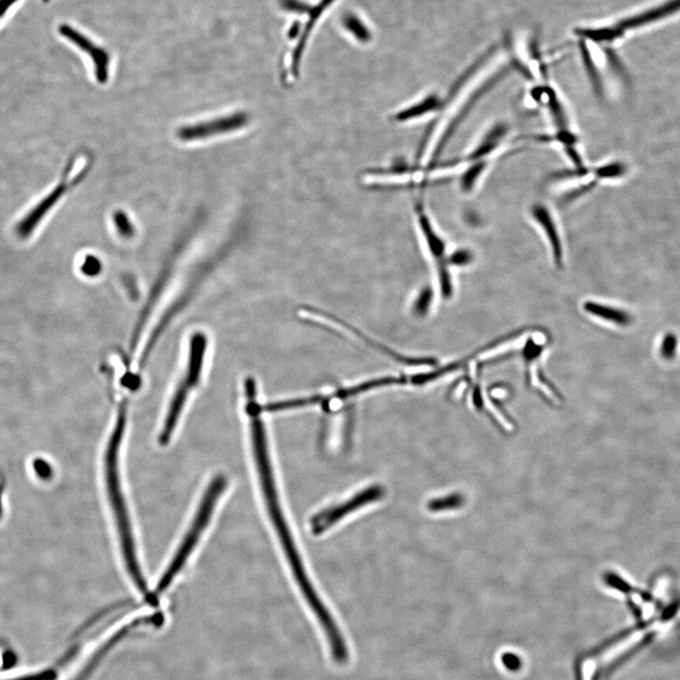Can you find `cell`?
<instances>
[{
  "label": "cell",
  "instance_id": "6da1fadb",
  "mask_svg": "<svg viewBox=\"0 0 680 680\" xmlns=\"http://www.w3.org/2000/svg\"><path fill=\"white\" fill-rule=\"evenodd\" d=\"M254 458L258 472L260 483H261L263 494L266 501L267 510L272 517L273 524L276 528L279 538L286 552L287 560L291 566L293 574L297 580L298 587L303 591L308 606L316 616L317 621L325 631L327 638L328 645L336 648L344 643V638L339 631V627L332 617L325 605L320 599L316 591L309 581L303 568L300 555L296 549L292 536L290 534L289 527L279 507L277 493H276L275 479H273L272 465H270L269 450H267V439L256 438L253 441Z\"/></svg>",
  "mask_w": 680,
  "mask_h": 680
},
{
  "label": "cell",
  "instance_id": "7a4b0ae2",
  "mask_svg": "<svg viewBox=\"0 0 680 680\" xmlns=\"http://www.w3.org/2000/svg\"><path fill=\"white\" fill-rule=\"evenodd\" d=\"M126 427V409L122 408L118 413L117 424L112 436L105 455V480H106L108 496H109L111 507L113 516L117 522L118 535H120L121 549L124 561H125L127 571L132 577L135 586L142 593H146V583L138 563L137 550L134 534H132L131 521L125 500H124L122 489H121L120 472H118V452Z\"/></svg>",
  "mask_w": 680,
  "mask_h": 680
},
{
  "label": "cell",
  "instance_id": "3957f363",
  "mask_svg": "<svg viewBox=\"0 0 680 680\" xmlns=\"http://www.w3.org/2000/svg\"><path fill=\"white\" fill-rule=\"evenodd\" d=\"M226 486L227 480L222 474L217 475L210 482L208 488L206 489V493L203 494V498H201V504L199 505L197 513H196L194 520H193L192 524L190 525L189 530L185 534L184 540H182L181 546L177 550V553L174 555L173 560H171L170 565H168L167 571L165 572L161 579L159 580L156 591V596L164 593L170 587V585L172 583L177 574L184 568V564L187 563L188 558L192 554L193 550L197 546L204 530L208 527L210 520H211L213 513H214L218 498L223 493Z\"/></svg>",
  "mask_w": 680,
  "mask_h": 680
},
{
  "label": "cell",
  "instance_id": "277c9868",
  "mask_svg": "<svg viewBox=\"0 0 680 680\" xmlns=\"http://www.w3.org/2000/svg\"><path fill=\"white\" fill-rule=\"evenodd\" d=\"M206 349L207 339L206 334H195L190 340L189 356H188L187 369L184 377V379L179 384L175 394L171 400L167 418H165L161 435L159 436V441L162 445L168 444V441H170L171 436H172L176 425L178 424L182 409H184L185 403H187L188 394L200 382Z\"/></svg>",
  "mask_w": 680,
  "mask_h": 680
},
{
  "label": "cell",
  "instance_id": "5b68a950",
  "mask_svg": "<svg viewBox=\"0 0 680 680\" xmlns=\"http://www.w3.org/2000/svg\"><path fill=\"white\" fill-rule=\"evenodd\" d=\"M415 220L417 226L424 244L427 246V251H429L431 257L436 263L438 269L439 280L442 294L445 298H449L452 295V284L451 278L448 272V259L446 254V243L442 239L441 234L436 231L434 225L432 218L427 213L424 203L422 201H417L414 206Z\"/></svg>",
  "mask_w": 680,
  "mask_h": 680
},
{
  "label": "cell",
  "instance_id": "8992f818",
  "mask_svg": "<svg viewBox=\"0 0 680 680\" xmlns=\"http://www.w3.org/2000/svg\"><path fill=\"white\" fill-rule=\"evenodd\" d=\"M251 122L250 115L245 111H237L228 115L181 127L177 137L184 142L209 139L217 135L231 134L246 128Z\"/></svg>",
  "mask_w": 680,
  "mask_h": 680
},
{
  "label": "cell",
  "instance_id": "52a82bcc",
  "mask_svg": "<svg viewBox=\"0 0 680 680\" xmlns=\"http://www.w3.org/2000/svg\"><path fill=\"white\" fill-rule=\"evenodd\" d=\"M73 167V161L68 163V168H66L65 172L63 173L62 181L60 184L54 188L53 191L49 193L46 198L41 201L39 206L34 207L32 210V213L27 214L26 217L24 218V220H22L18 226V234L21 239H27L30 236H32L33 231L35 230L37 224H39L42 221V218L48 214L49 210L52 208L62 199L63 196L68 191L70 188L76 187L77 184H80L87 177V173L89 172L92 164L87 165V168H84L75 177L72 181H69L68 177L70 174V171Z\"/></svg>",
  "mask_w": 680,
  "mask_h": 680
},
{
  "label": "cell",
  "instance_id": "ba28073f",
  "mask_svg": "<svg viewBox=\"0 0 680 680\" xmlns=\"http://www.w3.org/2000/svg\"><path fill=\"white\" fill-rule=\"evenodd\" d=\"M383 496L384 489L380 486H370L369 489L356 494L349 501L323 511L312 520V530H313L314 534H322L328 528L336 524L339 520L344 519L348 514L358 510L363 505L382 498Z\"/></svg>",
  "mask_w": 680,
  "mask_h": 680
},
{
  "label": "cell",
  "instance_id": "9c48e42d",
  "mask_svg": "<svg viewBox=\"0 0 680 680\" xmlns=\"http://www.w3.org/2000/svg\"><path fill=\"white\" fill-rule=\"evenodd\" d=\"M60 33L65 36L66 39L75 44L82 51L87 52L88 56L92 60L96 81L99 84H104L109 79V65L110 55L103 49L99 48L95 44L88 39L87 36L82 35L78 30L68 25H62L59 27Z\"/></svg>",
  "mask_w": 680,
  "mask_h": 680
},
{
  "label": "cell",
  "instance_id": "30bf717a",
  "mask_svg": "<svg viewBox=\"0 0 680 680\" xmlns=\"http://www.w3.org/2000/svg\"><path fill=\"white\" fill-rule=\"evenodd\" d=\"M530 215L532 220L538 224L541 230L546 234L547 241L551 247L554 261L558 266H560L563 259L562 242H561L557 221L551 210L546 204L537 203L533 204L530 208Z\"/></svg>",
  "mask_w": 680,
  "mask_h": 680
},
{
  "label": "cell",
  "instance_id": "8fae6325",
  "mask_svg": "<svg viewBox=\"0 0 680 680\" xmlns=\"http://www.w3.org/2000/svg\"><path fill=\"white\" fill-rule=\"evenodd\" d=\"M444 104V99L438 94H429L418 101L400 108L391 115V120L398 124L416 122L434 113H441Z\"/></svg>",
  "mask_w": 680,
  "mask_h": 680
},
{
  "label": "cell",
  "instance_id": "7c38bea8",
  "mask_svg": "<svg viewBox=\"0 0 680 680\" xmlns=\"http://www.w3.org/2000/svg\"><path fill=\"white\" fill-rule=\"evenodd\" d=\"M508 132H510V128H508L507 123L499 122L496 124L481 138L479 143L474 146L471 153L467 154L462 159L455 161V165L460 164V163H468L469 164V163L479 161V160H489V157L496 153L497 149H499L500 146H502L505 137H508Z\"/></svg>",
  "mask_w": 680,
  "mask_h": 680
},
{
  "label": "cell",
  "instance_id": "4fadbf2b",
  "mask_svg": "<svg viewBox=\"0 0 680 680\" xmlns=\"http://www.w3.org/2000/svg\"><path fill=\"white\" fill-rule=\"evenodd\" d=\"M489 165V160H479V161L469 163L468 167L462 171L458 180L460 191L464 194H471L484 173L488 170Z\"/></svg>",
  "mask_w": 680,
  "mask_h": 680
},
{
  "label": "cell",
  "instance_id": "5bb4252c",
  "mask_svg": "<svg viewBox=\"0 0 680 680\" xmlns=\"http://www.w3.org/2000/svg\"><path fill=\"white\" fill-rule=\"evenodd\" d=\"M585 310L593 316L601 317L607 322L616 323V325L626 326L631 322L632 317L627 312L619 310V309L610 308V306L598 305V303H587L584 306Z\"/></svg>",
  "mask_w": 680,
  "mask_h": 680
},
{
  "label": "cell",
  "instance_id": "9a60e30c",
  "mask_svg": "<svg viewBox=\"0 0 680 680\" xmlns=\"http://www.w3.org/2000/svg\"><path fill=\"white\" fill-rule=\"evenodd\" d=\"M113 221L118 234L123 239H129L134 236L135 230L134 224H132L129 215L122 211V210H118V211L113 213Z\"/></svg>",
  "mask_w": 680,
  "mask_h": 680
},
{
  "label": "cell",
  "instance_id": "2e32d148",
  "mask_svg": "<svg viewBox=\"0 0 680 680\" xmlns=\"http://www.w3.org/2000/svg\"><path fill=\"white\" fill-rule=\"evenodd\" d=\"M677 339L674 334H668L663 339L662 344V355L663 358L670 360L676 355Z\"/></svg>",
  "mask_w": 680,
  "mask_h": 680
},
{
  "label": "cell",
  "instance_id": "e0dca14e",
  "mask_svg": "<svg viewBox=\"0 0 680 680\" xmlns=\"http://www.w3.org/2000/svg\"><path fill=\"white\" fill-rule=\"evenodd\" d=\"M101 270V263L96 256H87L82 263V272L87 276L98 275Z\"/></svg>",
  "mask_w": 680,
  "mask_h": 680
},
{
  "label": "cell",
  "instance_id": "ac0fdd59",
  "mask_svg": "<svg viewBox=\"0 0 680 680\" xmlns=\"http://www.w3.org/2000/svg\"><path fill=\"white\" fill-rule=\"evenodd\" d=\"M472 256L469 251L467 250H460L455 251L451 257L449 262L452 264L455 265V266H465V265L469 264L472 261Z\"/></svg>",
  "mask_w": 680,
  "mask_h": 680
},
{
  "label": "cell",
  "instance_id": "d6986e66",
  "mask_svg": "<svg viewBox=\"0 0 680 680\" xmlns=\"http://www.w3.org/2000/svg\"><path fill=\"white\" fill-rule=\"evenodd\" d=\"M56 673L54 671L48 670L41 672L39 674H29V676L18 677V679L10 680H54L56 679Z\"/></svg>",
  "mask_w": 680,
  "mask_h": 680
},
{
  "label": "cell",
  "instance_id": "ffe728a7",
  "mask_svg": "<svg viewBox=\"0 0 680 680\" xmlns=\"http://www.w3.org/2000/svg\"><path fill=\"white\" fill-rule=\"evenodd\" d=\"M16 1L18 0H0V18H2Z\"/></svg>",
  "mask_w": 680,
  "mask_h": 680
},
{
  "label": "cell",
  "instance_id": "44dd1931",
  "mask_svg": "<svg viewBox=\"0 0 680 680\" xmlns=\"http://www.w3.org/2000/svg\"><path fill=\"white\" fill-rule=\"evenodd\" d=\"M44 1H49V0H44Z\"/></svg>",
  "mask_w": 680,
  "mask_h": 680
}]
</instances>
